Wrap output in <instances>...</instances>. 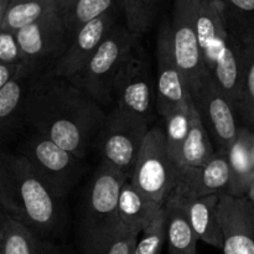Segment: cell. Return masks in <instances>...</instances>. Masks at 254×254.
<instances>
[{
	"mask_svg": "<svg viewBox=\"0 0 254 254\" xmlns=\"http://www.w3.org/2000/svg\"><path fill=\"white\" fill-rule=\"evenodd\" d=\"M160 0H122L126 26L134 36L141 39L155 20Z\"/></svg>",
	"mask_w": 254,
	"mask_h": 254,
	"instance_id": "83f0119b",
	"label": "cell"
},
{
	"mask_svg": "<svg viewBox=\"0 0 254 254\" xmlns=\"http://www.w3.org/2000/svg\"><path fill=\"white\" fill-rule=\"evenodd\" d=\"M170 29L174 54L190 92L207 72L198 44L197 0H174Z\"/></svg>",
	"mask_w": 254,
	"mask_h": 254,
	"instance_id": "8fae6325",
	"label": "cell"
},
{
	"mask_svg": "<svg viewBox=\"0 0 254 254\" xmlns=\"http://www.w3.org/2000/svg\"><path fill=\"white\" fill-rule=\"evenodd\" d=\"M169 254H197V236L193 232L183 208L175 201L165 202Z\"/></svg>",
	"mask_w": 254,
	"mask_h": 254,
	"instance_id": "603a6c76",
	"label": "cell"
},
{
	"mask_svg": "<svg viewBox=\"0 0 254 254\" xmlns=\"http://www.w3.org/2000/svg\"><path fill=\"white\" fill-rule=\"evenodd\" d=\"M12 1H14V0H0V22L2 21V19H4L5 15H6L7 10H9Z\"/></svg>",
	"mask_w": 254,
	"mask_h": 254,
	"instance_id": "e575fe53",
	"label": "cell"
},
{
	"mask_svg": "<svg viewBox=\"0 0 254 254\" xmlns=\"http://www.w3.org/2000/svg\"><path fill=\"white\" fill-rule=\"evenodd\" d=\"M150 123L114 107L93 141L101 158V165L130 179Z\"/></svg>",
	"mask_w": 254,
	"mask_h": 254,
	"instance_id": "5b68a950",
	"label": "cell"
},
{
	"mask_svg": "<svg viewBox=\"0 0 254 254\" xmlns=\"http://www.w3.org/2000/svg\"><path fill=\"white\" fill-rule=\"evenodd\" d=\"M230 34L242 45L254 37V0H216Z\"/></svg>",
	"mask_w": 254,
	"mask_h": 254,
	"instance_id": "cb8c5ba5",
	"label": "cell"
},
{
	"mask_svg": "<svg viewBox=\"0 0 254 254\" xmlns=\"http://www.w3.org/2000/svg\"><path fill=\"white\" fill-rule=\"evenodd\" d=\"M226 153L231 169L228 195L247 196L254 185V134L241 127L237 139Z\"/></svg>",
	"mask_w": 254,
	"mask_h": 254,
	"instance_id": "ffe728a7",
	"label": "cell"
},
{
	"mask_svg": "<svg viewBox=\"0 0 254 254\" xmlns=\"http://www.w3.org/2000/svg\"><path fill=\"white\" fill-rule=\"evenodd\" d=\"M116 108L151 123L156 111V88L151 64L140 40L127 55L113 84Z\"/></svg>",
	"mask_w": 254,
	"mask_h": 254,
	"instance_id": "52a82bcc",
	"label": "cell"
},
{
	"mask_svg": "<svg viewBox=\"0 0 254 254\" xmlns=\"http://www.w3.org/2000/svg\"><path fill=\"white\" fill-rule=\"evenodd\" d=\"M138 238L136 233H123L114 241L107 254H134Z\"/></svg>",
	"mask_w": 254,
	"mask_h": 254,
	"instance_id": "1f68e13d",
	"label": "cell"
},
{
	"mask_svg": "<svg viewBox=\"0 0 254 254\" xmlns=\"http://www.w3.org/2000/svg\"><path fill=\"white\" fill-rule=\"evenodd\" d=\"M223 254H254V206L247 196L221 195Z\"/></svg>",
	"mask_w": 254,
	"mask_h": 254,
	"instance_id": "2e32d148",
	"label": "cell"
},
{
	"mask_svg": "<svg viewBox=\"0 0 254 254\" xmlns=\"http://www.w3.org/2000/svg\"><path fill=\"white\" fill-rule=\"evenodd\" d=\"M107 114L101 104L50 68L36 69L27 81L21 123L83 160Z\"/></svg>",
	"mask_w": 254,
	"mask_h": 254,
	"instance_id": "6da1fadb",
	"label": "cell"
},
{
	"mask_svg": "<svg viewBox=\"0 0 254 254\" xmlns=\"http://www.w3.org/2000/svg\"><path fill=\"white\" fill-rule=\"evenodd\" d=\"M126 175L99 164L78 205L76 233L82 254H107L124 232L118 217V200Z\"/></svg>",
	"mask_w": 254,
	"mask_h": 254,
	"instance_id": "3957f363",
	"label": "cell"
},
{
	"mask_svg": "<svg viewBox=\"0 0 254 254\" xmlns=\"http://www.w3.org/2000/svg\"><path fill=\"white\" fill-rule=\"evenodd\" d=\"M138 40L140 39L130 34L126 25L117 24L86 66L69 82L103 108L107 107L113 102V84L122 64Z\"/></svg>",
	"mask_w": 254,
	"mask_h": 254,
	"instance_id": "8992f818",
	"label": "cell"
},
{
	"mask_svg": "<svg viewBox=\"0 0 254 254\" xmlns=\"http://www.w3.org/2000/svg\"><path fill=\"white\" fill-rule=\"evenodd\" d=\"M220 195L198 198H180L175 201L184 210L198 241L216 248L223 247V235L218 217Z\"/></svg>",
	"mask_w": 254,
	"mask_h": 254,
	"instance_id": "e0dca14e",
	"label": "cell"
},
{
	"mask_svg": "<svg viewBox=\"0 0 254 254\" xmlns=\"http://www.w3.org/2000/svg\"><path fill=\"white\" fill-rule=\"evenodd\" d=\"M0 254H62V252L51 240L39 237L1 211Z\"/></svg>",
	"mask_w": 254,
	"mask_h": 254,
	"instance_id": "d6986e66",
	"label": "cell"
},
{
	"mask_svg": "<svg viewBox=\"0 0 254 254\" xmlns=\"http://www.w3.org/2000/svg\"><path fill=\"white\" fill-rule=\"evenodd\" d=\"M36 67L24 64L16 76L0 88V127L2 134L11 133L17 123H21V109L30 76Z\"/></svg>",
	"mask_w": 254,
	"mask_h": 254,
	"instance_id": "44dd1931",
	"label": "cell"
},
{
	"mask_svg": "<svg viewBox=\"0 0 254 254\" xmlns=\"http://www.w3.org/2000/svg\"><path fill=\"white\" fill-rule=\"evenodd\" d=\"M247 197L250 198L251 202H252L253 206H254V185L252 186V188H251V190H250V192H248Z\"/></svg>",
	"mask_w": 254,
	"mask_h": 254,
	"instance_id": "d590c367",
	"label": "cell"
},
{
	"mask_svg": "<svg viewBox=\"0 0 254 254\" xmlns=\"http://www.w3.org/2000/svg\"><path fill=\"white\" fill-rule=\"evenodd\" d=\"M127 180L121 189L118 200V217L122 230L128 233H140L153 222L163 210Z\"/></svg>",
	"mask_w": 254,
	"mask_h": 254,
	"instance_id": "ac0fdd59",
	"label": "cell"
},
{
	"mask_svg": "<svg viewBox=\"0 0 254 254\" xmlns=\"http://www.w3.org/2000/svg\"><path fill=\"white\" fill-rule=\"evenodd\" d=\"M22 64H9L0 62V88L4 87L7 82H10L16 76V73L21 68Z\"/></svg>",
	"mask_w": 254,
	"mask_h": 254,
	"instance_id": "d6a6232c",
	"label": "cell"
},
{
	"mask_svg": "<svg viewBox=\"0 0 254 254\" xmlns=\"http://www.w3.org/2000/svg\"><path fill=\"white\" fill-rule=\"evenodd\" d=\"M118 12L119 10L106 12L84 25L69 41L64 54L52 64L50 71L56 76L71 81L86 66L113 27L118 24Z\"/></svg>",
	"mask_w": 254,
	"mask_h": 254,
	"instance_id": "9a60e30c",
	"label": "cell"
},
{
	"mask_svg": "<svg viewBox=\"0 0 254 254\" xmlns=\"http://www.w3.org/2000/svg\"><path fill=\"white\" fill-rule=\"evenodd\" d=\"M166 230H168V217L164 207L155 220L140 233L134 254H160L166 240Z\"/></svg>",
	"mask_w": 254,
	"mask_h": 254,
	"instance_id": "f546056e",
	"label": "cell"
},
{
	"mask_svg": "<svg viewBox=\"0 0 254 254\" xmlns=\"http://www.w3.org/2000/svg\"><path fill=\"white\" fill-rule=\"evenodd\" d=\"M116 10H122V0H77L62 16L69 41L84 25Z\"/></svg>",
	"mask_w": 254,
	"mask_h": 254,
	"instance_id": "484cf974",
	"label": "cell"
},
{
	"mask_svg": "<svg viewBox=\"0 0 254 254\" xmlns=\"http://www.w3.org/2000/svg\"><path fill=\"white\" fill-rule=\"evenodd\" d=\"M216 153L217 151L213 149L212 139L193 104L191 128L176 159V166L180 169L203 166L215 156Z\"/></svg>",
	"mask_w": 254,
	"mask_h": 254,
	"instance_id": "7402d4cb",
	"label": "cell"
},
{
	"mask_svg": "<svg viewBox=\"0 0 254 254\" xmlns=\"http://www.w3.org/2000/svg\"><path fill=\"white\" fill-rule=\"evenodd\" d=\"M156 61V112L164 118L176 108L188 103L191 97L185 77L174 54L170 21L166 19L161 22L159 29Z\"/></svg>",
	"mask_w": 254,
	"mask_h": 254,
	"instance_id": "7c38bea8",
	"label": "cell"
},
{
	"mask_svg": "<svg viewBox=\"0 0 254 254\" xmlns=\"http://www.w3.org/2000/svg\"><path fill=\"white\" fill-rule=\"evenodd\" d=\"M237 113L254 126V37L243 45V76Z\"/></svg>",
	"mask_w": 254,
	"mask_h": 254,
	"instance_id": "f1b7e54d",
	"label": "cell"
},
{
	"mask_svg": "<svg viewBox=\"0 0 254 254\" xmlns=\"http://www.w3.org/2000/svg\"><path fill=\"white\" fill-rule=\"evenodd\" d=\"M193 104L211 138L227 151L235 143L241 127L237 124V111L206 72L190 91Z\"/></svg>",
	"mask_w": 254,
	"mask_h": 254,
	"instance_id": "30bf717a",
	"label": "cell"
},
{
	"mask_svg": "<svg viewBox=\"0 0 254 254\" xmlns=\"http://www.w3.org/2000/svg\"><path fill=\"white\" fill-rule=\"evenodd\" d=\"M0 205L2 212L45 240L61 235L68 222L66 198L17 153L0 158Z\"/></svg>",
	"mask_w": 254,
	"mask_h": 254,
	"instance_id": "7a4b0ae2",
	"label": "cell"
},
{
	"mask_svg": "<svg viewBox=\"0 0 254 254\" xmlns=\"http://www.w3.org/2000/svg\"><path fill=\"white\" fill-rule=\"evenodd\" d=\"M197 32L206 71L237 111L242 88L243 45L227 30L216 0H197Z\"/></svg>",
	"mask_w": 254,
	"mask_h": 254,
	"instance_id": "277c9868",
	"label": "cell"
},
{
	"mask_svg": "<svg viewBox=\"0 0 254 254\" xmlns=\"http://www.w3.org/2000/svg\"><path fill=\"white\" fill-rule=\"evenodd\" d=\"M27 64L50 68L69 45V37L59 12L49 15L15 32Z\"/></svg>",
	"mask_w": 254,
	"mask_h": 254,
	"instance_id": "4fadbf2b",
	"label": "cell"
},
{
	"mask_svg": "<svg viewBox=\"0 0 254 254\" xmlns=\"http://www.w3.org/2000/svg\"><path fill=\"white\" fill-rule=\"evenodd\" d=\"M56 1V6H57V11L61 16H64L69 9H71L72 5L77 1V0H55Z\"/></svg>",
	"mask_w": 254,
	"mask_h": 254,
	"instance_id": "836d02e7",
	"label": "cell"
},
{
	"mask_svg": "<svg viewBox=\"0 0 254 254\" xmlns=\"http://www.w3.org/2000/svg\"><path fill=\"white\" fill-rule=\"evenodd\" d=\"M230 185L231 169L227 153L220 150L206 165L198 168H178L174 188L168 200L226 195L230 192Z\"/></svg>",
	"mask_w": 254,
	"mask_h": 254,
	"instance_id": "5bb4252c",
	"label": "cell"
},
{
	"mask_svg": "<svg viewBox=\"0 0 254 254\" xmlns=\"http://www.w3.org/2000/svg\"><path fill=\"white\" fill-rule=\"evenodd\" d=\"M192 109L193 102L192 97H190L188 103L183 104L163 118L165 123L164 134H165L169 151L175 163L190 131L191 122H192Z\"/></svg>",
	"mask_w": 254,
	"mask_h": 254,
	"instance_id": "4316f807",
	"label": "cell"
},
{
	"mask_svg": "<svg viewBox=\"0 0 254 254\" xmlns=\"http://www.w3.org/2000/svg\"><path fill=\"white\" fill-rule=\"evenodd\" d=\"M54 12H59L55 0H14L0 22V30L17 32Z\"/></svg>",
	"mask_w": 254,
	"mask_h": 254,
	"instance_id": "d4e9b609",
	"label": "cell"
},
{
	"mask_svg": "<svg viewBox=\"0 0 254 254\" xmlns=\"http://www.w3.org/2000/svg\"><path fill=\"white\" fill-rule=\"evenodd\" d=\"M176 170L164 130L151 128L129 180L146 197L164 207L174 188Z\"/></svg>",
	"mask_w": 254,
	"mask_h": 254,
	"instance_id": "9c48e42d",
	"label": "cell"
},
{
	"mask_svg": "<svg viewBox=\"0 0 254 254\" xmlns=\"http://www.w3.org/2000/svg\"><path fill=\"white\" fill-rule=\"evenodd\" d=\"M0 62L9 64H27L15 32L0 30Z\"/></svg>",
	"mask_w": 254,
	"mask_h": 254,
	"instance_id": "4dcf8cb0",
	"label": "cell"
},
{
	"mask_svg": "<svg viewBox=\"0 0 254 254\" xmlns=\"http://www.w3.org/2000/svg\"><path fill=\"white\" fill-rule=\"evenodd\" d=\"M16 153L24 156L64 198L76 188L86 171L83 159L36 131L22 140Z\"/></svg>",
	"mask_w": 254,
	"mask_h": 254,
	"instance_id": "ba28073f",
	"label": "cell"
}]
</instances>
